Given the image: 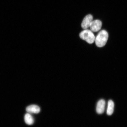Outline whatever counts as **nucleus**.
<instances>
[{
  "mask_svg": "<svg viewBox=\"0 0 127 127\" xmlns=\"http://www.w3.org/2000/svg\"><path fill=\"white\" fill-rule=\"evenodd\" d=\"M93 17L91 15H88L85 17L82 23V27L83 29H87L89 27L90 24L93 21Z\"/></svg>",
  "mask_w": 127,
  "mask_h": 127,
  "instance_id": "nucleus-4",
  "label": "nucleus"
},
{
  "mask_svg": "<svg viewBox=\"0 0 127 127\" xmlns=\"http://www.w3.org/2000/svg\"><path fill=\"white\" fill-rule=\"evenodd\" d=\"M25 123L29 125H32L34 123V119L32 116L29 113H27L25 116Z\"/></svg>",
  "mask_w": 127,
  "mask_h": 127,
  "instance_id": "nucleus-8",
  "label": "nucleus"
},
{
  "mask_svg": "<svg viewBox=\"0 0 127 127\" xmlns=\"http://www.w3.org/2000/svg\"><path fill=\"white\" fill-rule=\"evenodd\" d=\"M102 26V23L99 20L93 21L90 24V27L91 31L93 32H96L101 29Z\"/></svg>",
  "mask_w": 127,
  "mask_h": 127,
  "instance_id": "nucleus-3",
  "label": "nucleus"
},
{
  "mask_svg": "<svg viewBox=\"0 0 127 127\" xmlns=\"http://www.w3.org/2000/svg\"><path fill=\"white\" fill-rule=\"evenodd\" d=\"M81 39L85 40L89 44H92L94 42L95 37L93 32L90 30L85 29L82 31L79 34Z\"/></svg>",
  "mask_w": 127,
  "mask_h": 127,
  "instance_id": "nucleus-2",
  "label": "nucleus"
},
{
  "mask_svg": "<svg viewBox=\"0 0 127 127\" xmlns=\"http://www.w3.org/2000/svg\"><path fill=\"white\" fill-rule=\"evenodd\" d=\"M105 104V101L104 99H101L98 101L96 107V111L98 114H101L104 113Z\"/></svg>",
  "mask_w": 127,
  "mask_h": 127,
  "instance_id": "nucleus-5",
  "label": "nucleus"
},
{
  "mask_svg": "<svg viewBox=\"0 0 127 127\" xmlns=\"http://www.w3.org/2000/svg\"><path fill=\"white\" fill-rule=\"evenodd\" d=\"M114 103L112 100H109L108 103L107 113L108 115H111L113 113L114 108Z\"/></svg>",
  "mask_w": 127,
  "mask_h": 127,
  "instance_id": "nucleus-7",
  "label": "nucleus"
},
{
  "mask_svg": "<svg viewBox=\"0 0 127 127\" xmlns=\"http://www.w3.org/2000/svg\"><path fill=\"white\" fill-rule=\"evenodd\" d=\"M108 34L107 31L102 30L99 32L95 38V42L97 46L101 47L105 45L107 43Z\"/></svg>",
  "mask_w": 127,
  "mask_h": 127,
  "instance_id": "nucleus-1",
  "label": "nucleus"
},
{
  "mask_svg": "<svg viewBox=\"0 0 127 127\" xmlns=\"http://www.w3.org/2000/svg\"><path fill=\"white\" fill-rule=\"evenodd\" d=\"M40 110V108L39 106L35 105L28 106L26 109V111L29 113L37 114L39 113Z\"/></svg>",
  "mask_w": 127,
  "mask_h": 127,
  "instance_id": "nucleus-6",
  "label": "nucleus"
}]
</instances>
